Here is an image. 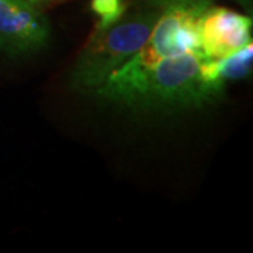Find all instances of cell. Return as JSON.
Returning <instances> with one entry per match:
<instances>
[{
    "instance_id": "ba28073f",
    "label": "cell",
    "mask_w": 253,
    "mask_h": 253,
    "mask_svg": "<svg viewBox=\"0 0 253 253\" xmlns=\"http://www.w3.org/2000/svg\"><path fill=\"white\" fill-rule=\"evenodd\" d=\"M149 3H152L155 6H161L165 7L168 4H173V3H180V1H186V0H148Z\"/></svg>"
},
{
    "instance_id": "9c48e42d",
    "label": "cell",
    "mask_w": 253,
    "mask_h": 253,
    "mask_svg": "<svg viewBox=\"0 0 253 253\" xmlns=\"http://www.w3.org/2000/svg\"><path fill=\"white\" fill-rule=\"evenodd\" d=\"M28 1H31L33 4H34V3H38V0H28Z\"/></svg>"
},
{
    "instance_id": "3957f363",
    "label": "cell",
    "mask_w": 253,
    "mask_h": 253,
    "mask_svg": "<svg viewBox=\"0 0 253 253\" xmlns=\"http://www.w3.org/2000/svg\"><path fill=\"white\" fill-rule=\"evenodd\" d=\"M211 6L208 0H186L163 7L145 44L128 61L152 66L165 58L184 54L203 55L200 18Z\"/></svg>"
},
{
    "instance_id": "7a4b0ae2",
    "label": "cell",
    "mask_w": 253,
    "mask_h": 253,
    "mask_svg": "<svg viewBox=\"0 0 253 253\" xmlns=\"http://www.w3.org/2000/svg\"><path fill=\"white\" fill-rule=\"evenodd\" d=\"M156 13H142L111 27L96 30L82 51L72 72L78 89H96L144 45L152 31Z\"/></svg>"
},
{
    "instance_id": "277c9868",
    "label": "cell",
    "mask_w": 253,
    "mask_h": 253,
    "mask_svg": "<svg viewBox=\"0 0 253 253\" xmlns=\"http://www.w3.org/2000/svg\"><path fill=\"white\" fill-rule=\"evenodd\" d=\"M49 36L45 18L28 0H0V49L24 54L44 45Z\"/></svg>"
},
{
    "instance_id": "5b68a950",
    "label": "cell",
    "mask_w": 253,
    "mask_h": 253,
    "mask_svg": "<svg viewBox=\"0 0 253 253\" xmlns=\"http://www.w3.org/2000/svg\"><path fill=\"white\" fill-rule=\"evenodd\" d=\"M252 18L225 7L210 6L200 18L203 54L218 59L234 54L252 42Z\"/></svg>"
},
{
    "instance_id": "6da1fadb",
    "label": "cell",
    "mask_w": 253,
    "mask_h": 253,
    "mask_svg": "<svg viewBox=\"0 0 253 253\" xmlns=\"http://www.w3.org/2000/svg\"><path fill=\"white\" fill-rule=\"evenodd\" d=\"M203 59V55L184 54L165 58L152 66L126 61L96 87V93L131 109L199 106L215 96L201 78Z\"/></svg>"
},
{
    "instance_id": "8992f818",
    "label": "cell",
    "mask_w": 253,
    "mask_h": 253,
    "mask_svg": "<svg viewBox=\"0 0 253 253\" xmlns=\"http://www.w3.org/2000/svg\"><path fill=\"white\" fill-rule=\"evenodd\" d=\"M252 62L253 46L252 42H249L242 49L224 58L208 59L204 56L201 63V78L208 87L218 93L222 90L226 82L248 78L252 72Z\"/></svg>"
},
{
    "instance_id": "30bf717a",
    "label": "cell",
    "mask_w": 253,
    "mask_h": 253,
    "mask_svg": "<svg viewBox=\"0 0 253 253\" xmlns=\"http://www.w3.org/2000/svg\"><path fill=\"white\" fill-rule=\"evenodd\" d=\"M38 1H41V0H38Z\"/></svg>"
},
{
    "instance_id": "52a82bcc",
    "label": "cell",
    "mask_w": 253,
    "mask_h": 253,
    "mask_svg": "<svg viewBox=\"0 0 253 253\" xmlns=\"http://www.w3.org/2000/svg\"><path fill=\"white\" fill-rule=\"evenodd\" d=\"M91 11L99 17L96 30H104L111 27L121 20L126 13L124 0H91Z\"/></svg>"
}]
</instances>
